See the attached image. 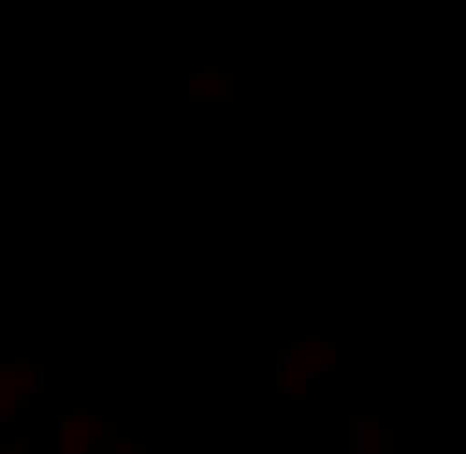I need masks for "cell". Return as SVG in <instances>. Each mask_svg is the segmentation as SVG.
I'll list each match as a JSON object with an SVG mask.
<instances>
[]
</instances>
